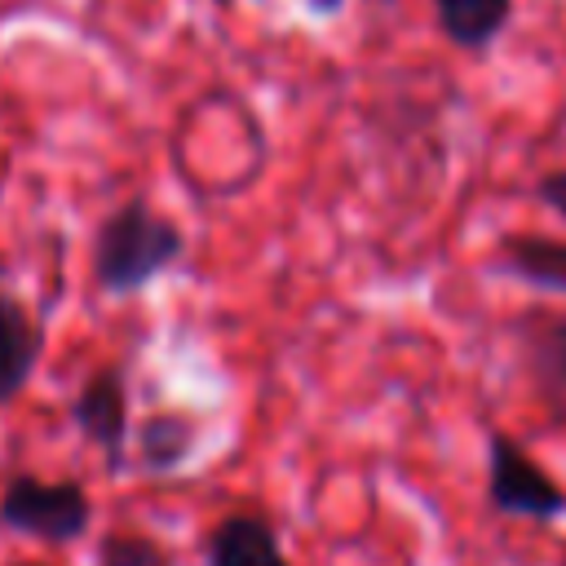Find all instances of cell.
Listing matches in <instances>:
<instances>
[{"label":"cell","instance_id":"cell-14","mask_svg":"<svg viewBox=\"0 0 566 566\" xmlns=\"http://www.w3.org/2000/svg\"><path fill=\"white\" fill-rule=\"evenodd\" d=\"M4 279H9V256L0 252V283H4Z\"/></svg>","mask_w":566,"mask_h":566},{"label":"cell","instance_id":"cell-10","mask_svg":"<svg viewBox=\"0 0 566 566\" xmlns=\"http://www.w3.org/2000/svg\"><path fill=\"white\" fill-rule=\"evenodd\" d=\"M513 9L517 0H433V22L451 49L482 57L509 31Z\"/></svg>","mask_w":566,"mask_h":566},{"label":"cell","instance_id":"cell-11","mask_svg":"<svg viewBox=\"0 0 566 566\" xmlns=\"http://www.w3.org/2000/svg\"><path fill=\"white\" fill-rule=\"evenodd\" d=\"M93 566H172V553L146 531H106L93 548Z\"/></svg>","mask_w":566,"mask_h":566},{"label":"cell","instance_id":"cell-3","mask_svg":"<svg viewBox=\"0 0 566 566\" xmlns=\"http://www.w3.org/2000/svg\"><path fill=\"white\" fill-rule=\"evenodd\" d=\"M486 504L522 522H562L566 486L504 429H486Z\"/></svg>","mask_w":566,"mask_h":566},{"label":"cell","instance_id":"cell-13","mask_svg":"<svg viewBox=\"0 0 566 566\" xmlns=\"http://www.w3.org/2000/svg\"><path fill=\"white\" fill-rule=\"evenodd\" d=\"M345 4H349V0H305V9H310L314 18H336Z\"/></svg>","mask_w":566,"mask_h":566},{"label":"cell","instance_id":"cell-12","mask_svg":"<svg viewBox=\"0 0 566 566\" xmlns=\"http://www.w3.org/2000/svg\"><path fill=\"white\" fill-rule=\"evenodd\" d=\"M535 199H539L548 212H557V217L566 221V168H548V172L535 181Z\"/></svg>","mask_w":566,"mask_h":566},{"label":"cell","instance_id":"cell-7","mask_svg":"<svg viewBox=\"0 0 566 566\" xmlns=\"http://www.w3.org/2000/svg\"><path fill=\"white\" fill-rule=\"evenodd\" d=\"M199 447V416L181 407H155L133 424V464L146 478H168L190 464Z\"/></svg>","mask_w":566,"mask_h":566},{"label":"cell","instance_id":"cell-2","mask_svg":"<svg viewBox=\"0 0 566 566\" xmlns=\"http://www.w3.org/2000/svg\"><path fill=\"white\" fill-rule=\"evenodd\" d=\"M0 526L44 544H75L93 526V495L80 478L13 473L0 486Z\"/></svg>","mask_w":566,"mask_h":566},{"label":"cell","instance_id":"cell-1","mask_svg":"<svg viewBox=\"0 0 566 566\" xmlns=\"http://www.w3.org/2000/svg\"><path fill=\"white\" fill-rule=\"evenodd\" d=\"M181 256H186V230L168 212H159L146 195H133L97 221L88 270L97 292L137 296L159 274H168Z\"/></svg>","mask_w":566,"mask_h":566},{"label":"cell","instance_id":"cell-4","mask_svg":"<svg viewBox=\"0 0 566 566\" xmlns=\"http://www.w3.org/2000/svg\"><path fill=\"white\" fill-rule=\"evenodd\" d=\"M75 433L102 455L106 473H124V464L133 460L128 455V438H133V411H128V371L124 363H97L80 389L71 394V407H66Z\"/></svg>","mask_w":566,"mask_h":566},{"label":"cell","instance_id":"cell-16","mask_svg":"<svg viewBox=\"0 0 566 566\" xmlns=\"http://www.w3.org/2000/svg\"><path fill=\"white\" fill-rule=\"evenodd\" d=\"M217 4H234V0H217Z\"/></svg>","mask_w":566,"mask_h":566},{"label":"cell","instance_id":"cell-6","mask_svg":"<svg viewBox=\"0 0 566 566\" xmlns=\"http://www.w3.org/2000/svg\"><path fill=\"white\" fill-rule=\"evenodd\" d=\"M199 557L203 566H292L274 522L252 509H234L217 517L199 539Z\"/></svg>","mask_w":566,"mask_h":566},{"label":"cell","instance_id":"cell-5","mask_svg":"<svg viewBox=\"0 0 566 566\" xmlns=\"http://www.w3.org/2000/svg\"><path fill=\"white\" fill-rule=\"evenodd\" d=\"M513 345L531 394L544 411L566 424V310L562 305H531L513 318Z\"/></svg>","mask_w":566,"mask_h":566},{"label":"cell","instance_id":"cell-15","mask_svg":"<svg viewBox=\"0 0 566 566\" xmlns=\"http://www.w3.org/2000/svg\"><path fill=\"white\" fill-rule=\"evenodd\" d=\"M13 566H40V562H13Z\"/></svg>","mask_w":566,"mask_h":566},{"label":"cell","instance_id":"cell-9","mask_svg":"<svg viewBox=\"0 0 566 566\" xmlns=\"http://www.w3.org/2000/svg\"><path fill=\"white\" fill-rule=\"evenodd\" d=\"M44 358V323L0 287V407L13 402Z\"/></svg>","mask_w":566,"mask_h":566},{"label":"cell","instance_id":"cell-8","mask_svg":"<svg viewBox=\"0 0 566 566\" xmlns=\"http://www.w3.org/2000/svg\"><path fill=\"white\" fill-rule=\"evenodd\" d=\"M491 270L526 287H539L548 296H566V239H553L539 230L500 234L491 252Z\"/></svg>","mask_w":566,"mask_h":566}]
</instances>
